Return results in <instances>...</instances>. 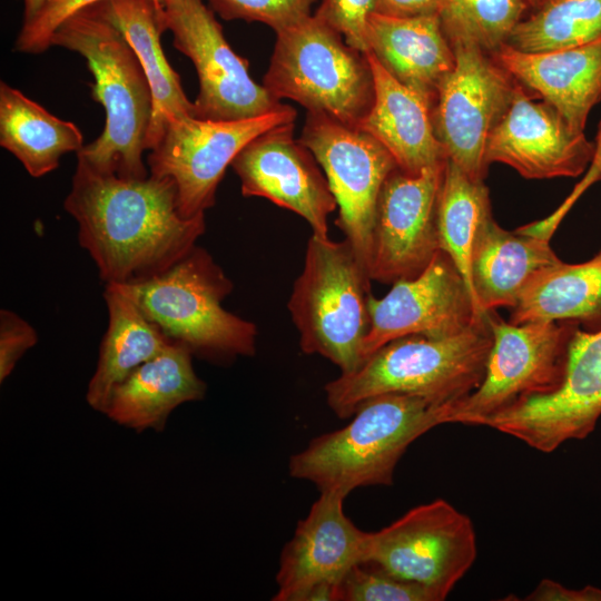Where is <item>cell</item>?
Wrapping results in <instances>:
<instances>
[{
  "mask_svg": "<svg viewBox=\"0 0 601 601\" xmlns=\"http://www.w3.org/2000/svg\"><path fill=\"white\" fill-rule=\"evenodd\" d=\"M63 206L105 284L136 283L165 272L196 246L206 228L205 214L180 215L170 178H124L78 158Z\"/></svg>",
  "mask_w": 601,
  "mask_h": 601,
  "instance_id": "cell-1",
  "label": "cell"
},
{
  "mask_svg": "<svg viewBox=\"0 0 601 601\" xmlns=\"http://www.w3.org/2000/svg\"><path fill=\"white\" fill-rule=\"evenodd\" d=\"M79 53L93 77L92 99L106 112L101 135L77 158L101 173L124 178L149 175L142 160L152 117V93L135 51L122 32L95 4L63 22L51 39Z\"/></svg>",
  "mask_w": 601,
  "mask_h": 601,
  "instance_id": "cell-2",
  "label": "cell"
},
{
  "mask_svg": "<svg viewBox=\"0 0 601 601\" xmlns=\"http://www.w3.org/2000/svg\"><path fill=\"white\" fill-rule=\"evenodd\" d=\"M493 334L487 312L466 329L442 337L407 335L388 342L351 373L325 385L326 402L339 417H351L366 400L408 394L450 407L482 383Z\"/></svg>",
  "mask_w": 601,
  "mask_h": 601,
  "instance_id": "cell-3",
  "label": "cell"
},
{
  "mask_svg": "<svg viewBox=\"0 0 601 601\" xmlns=\"http://www.w3.org/2000/svg\"><path fill=\"white\" fill-rule=\"evenodd\" d=\"M447 410L422 397L387 393L363 402L344 427L314 437L289 459V475L319 492L348 495L359 486L391 485L407 447L445 424Z\"/></svg>",
  "mask_w": 601,
  "mask_h": 601,
  "instance_id": "cell-4",
  "label": "cell"
},
{
  "mask_svg": "<svg viewBox=\"0 0 601 601\" xmlns=\"http://www.w3.org/2000/svg\"><path fill=\"white\" fill-rule=\"evenodd\" d=\"M127 285L146 317L193 355L215 362L255 355L257 327L223 307L234 285L206 249L196 245L165 272Z\"/></svg>",
  "mask_w": 601,
  "mask_h": 601,
  "instance_id": "cell-5",
  "label": "cell"
},
{
  "mask_svg": "<svg viewBox=\"0 0 601 601\" xmlns=\"http://www.w3.org/2000/svg\"><path fill=\"white\" fill-rule=\"evenodd\" d=\"M371 277L351 243L312 235L287 304L300 349L318 354L341 373L362 363L370 328Z\"/></svg>",
  "mask_w": 601,
  "mask_h": 601,
  "instance_id": "cell-6",
  "label": "cell"
},
{
  "mask_svg": "<svg viewBox=\"0 0 601 601\" xmlns=\"http://www.w3.org/2000/svg\"><path fill=\"white\" fill-rule=\"evenodd\" d=\"M263 86L277 101L290 99L358 128L374 101V78L366 53L311 14L276 32Z\"/></svg>",
  "mask_w": 601,
  "mask_h": 601,
  "instance_id": "cell-7",
  "label": "cell"
},
{
  "mask_svg": "<svg viewBox=\"0 0 601 601\" xmlns=\"http://www.w3.org/2000/svg\"><path fill=\"white\" fill-rule=\"evenodd\" d=\"M493 344L481 385L450 407L446 423L483 425L525 401L555 392L562 384L572 322L513 324L487 312Z\"/></svg>",
  "mask_w": 601,
  "mask_h": 601,
  "instance_id": "cell-8",
  "label": "cell"
},
{
  "mask_svg": "<svg viewBox=\"0 0 601 601\" xmlns=\"http://www.w3.org/2000/svg\"><path fill=\"white\" fill-rule=\"evenodd\" d=\"M477 544L472 520L436 499L408 510L393 523L367 532L365 563L445 600L472 568Z\"/></svg>",
  "mask_w": 601,
  "mask_h": 601,
  "instance_id": "cell-9",
  "label": "cell"
},
{
  "mask_svg": "<svg viewBox=\"0 0 601 601\" xmlns=\"http://www.w3.org/2000/svg\"><path fill=\"white\" fill-rule=\"evenodd\" d=\"M296 115L293 107L283 104L242 120H203L194 116L174 119L149 150V174L175 183L184 218L205 214L214 206L225 170L240 150L260 134L295 122Z\"/></svg>",
  "mask_w": 601,
  "mask_h": 601,
  "instance_id": "cell-10",
  "label": "cell"
},
{
  "mask_svg": "<svg viewBox=\"0 0 601 601\" xmlns=\"http://www.w3.org/2000/svg\"><path fill=\"white\" fill-rule=\"evenodd\" d=\"M451 46L455 66L439 88L434 131L449 159L470 178L483 180L487 139L512 102L516 80L480 47Z\"/></svg>",
  "mask_w": 601,
  "mask_h": 601,
  "instance_id": "cell-11",
  "label": "cell"
},
{
  "mask_svg": "<svg viewBox=\"0 0 601 601\" xmlns=\"http://www.w3.org/2000/svg\"><path fill=\"white\" fill-rule=\"evenodd\" d=\"M299 140L326 176L338 208L335 224L368 272L377 200L397 168L394 158L364 130L323 112L307 111Z\"/></svg>",
  "mask_w": 601,
  "mask_h": 601,
  "instance_id": "cell-12",
  "label": "cell"
},
{
  "mask_svg": "<svg viewBox=\"0 0 601 601\" xmlns=\"http://www.w3.org/2000/svg\"><path fill=\"white\" fill-rule=\"evenodd\" d=\"M161 19L173 33L175 48L196 68L199 92L194 101L195 118L242 120L283 105L250 78L247 60L231 49L203 0H166Z\"/></svg>",
  "mask_w": 601,
  "mask_h": 601,
  "instance_id": "cell-13",
  "label": "cell"
},
{
  "mask_svg": "<svg viewBox=\"0 0 601 601\" xmlns=\"http://www.w3.org/2000/svg\"><path fill=\"white\" fill-rule=\"evenodd\" d=\"M445 166L426 168L418 175L397 167L384 181L372 234V280L393 285L412 279L441 250L436 213Z\"/></svg>",
  "mask_w": 601,
  "mask_h": 601,
  "instance_id": "cell-14",
  "label": "cell"
},
{
  "mask_svg": "<svg viewBox=\"0 0 601 601\" xmlns=\"http://www.w3.org/2000/svg\"><path fill=\"white\" fill-rule=\"evenodd\" d=\"M601 416V329L575 328L563 382L553 393L532 397L491 418L492 427L543 453L582 440Z\"/></svg>",
  "mask_w": 601,
  "mask_h": 601,
  "instance_id": "cell-15",
  "label": "cell"
},
{
  "mask_svg": "<svg viewBox=\"0 0 601 601\" xmlns=\"http://www.w3.org/2000/svg\"><path fill=\"white\" fill-rule=\"evenodd\" d=\"M347 495L321 492L282 550L274 601H336L348 571L365 561L367 532L344 513Z\"/></svg>",
  "mask_w": 601,
  "mask_h": 601,
  "instance_id": "cell-16",
  "label": "cell"
},
{
  "mask_svg": "<svg viewBox=\"0 0 601 601\" xmlns=\"http://www.w3.org/2000/svg\"><path fill=\"white\" fill-rule=\"evenodd\" d=\"M368 311L370 328L362 345L363 362L396 338L451 336L485 314L477 311L465 280L443 250L418 276L393 284L381 298L371 295Z\"/></svg>",
  "mask_w": 601,
  "mask_h": 601,
  "instance_id": "cell-17",
  "label": "cell"
},
{
  "mask_svg": "<svg viewBox=\"0 0 601 601\" xmlns=\"http://www.w3.org/2000/svg\"><path fill=\"white\" fill-rule=\"evenodd\" d=\"M312 151L294 138V122L267 130L248 142L231 167L245 197L266 198L294 211L328 237V217L337 208L325 174Z\"/></svg>",
  "mask_w": 601,
  "mask_h": 601,
  "instance_id": "cell-18",
  "label": "cell"
},
{
  "mask_svg": "<svg viewBox=\"0 0 601 601\" xmlns=\"http://www.w3.org/2000/svg\"><path fill=\"white\" fill-rule=\"evenodd\" d=\"M516 81L512 102L489 136L485 160L528 179L577 177L592 162L595 144L575 132L549 102L536 101Z\"/></svg>",
  "mask_w": 601,
  "mask_h": 601,
  "instance_id": "cell-19",
  "label": "cell"
},
{
  "mask_svg": "<svg viewBox=\"0 0 601 601\" xmlns=\"http://www.w3.org/2000/svg\"><path fill=\"white\" fill-rule=\"evenodd\" d=\"M519 83L552 105L575 132L601 100V38L578 47L522 52L506 43L492 53Z\"/></svg>",
  "mask_w": 601,
  "mask_h": 601,
  "instance_id": "cell-20",
  "label": "cell"
},
{
  "mask_svg": "<svg viewBox=\"0 0 601 601\" xmlns=\"http://www.w3.org/2000/svg\"><path fill=\"white\" fill-rule=\"evenodd\" d=\"M366 57L374 78V101L358 128L383 145L408 175L446 164L449 157L436 138L430 104L398 82L372 52Z\"/></svg>",
  "mask_w": 601,
  "mask_h": 601,
  "instance_id": "cell-21",
  "label": "cell"
},
{
  "mask_svg": "<svg viewBox=\"0 0 601 601\" xmlns=\"http://www.w3.org/2000/svg\"><path fill=\"white\" fill-rule=\"evenodd\" d=\"M193 356L187 346L170 342L114 388L104 414L136 432L162 431L176 407L206 394Z\"/></svg>",
  "mask_w": 601,
  "mask_h": 601,
  "instance_id": "cell-22",
  "label": "cell"
},
{
  "mask_svg": "<svg viewBox=\"0 0 601 601\" xmlns=\"http://www.w3.org/2000/svg\"><path fill=\"white\" fill-rule=\"evenodd\" d=\"M368 46L398 82L435 106L440 85L455 66V53L439 14L397 18L374 12Z\"/></svg>",
  "mask_w": 601,
  "mask_h": 601,
  "instance_id": "cell-23",
  "label": "cell"
},
{
  "mask_svg": "<svg viewBox=\"0 0 601 601\" xmlns=\"http://www.w3.org/2000/svg\"><path fill=\"white\" fill-rule=\"evenodd\" d=\"M562 260L550 239L502 228L489 215L479 227L471 257V283L481 313L513 307L543 270Z\"/></svg>",
  "mask_w": 601,
  "mask_h": 601,
  "instance_id": "cell-24",
  "label": "cell"
},
{
  "mask_svg": "<svg viewBox=\"0 0 601 601\" xmlns=\"http://www.w3.org/2000/svg\"><path fill=\"white\" fill-rule=\"evenodd\" d=\"M97 6L122 32L149 82L152 117L146 149L151 150L171 120L194 116V102L187 98L179 75L161 48L160 35L166 30L161 19L162 7L154 0H106Z\"/></svg>",
  "mask_w": 601,
  "mask_h": 601,
  "instance_id": "cell-25",
  "label": "cell"
},
{
  "mask_svg": "<svg viewBox=\"0 0 601 601\" xmlns=\"http://www.w3.org/2000/svg\"><path fill=\"white\" fill-rule=\"evenodd\" d=\"M104 298L108 326L86 393L90 407L101 413L114 388L173 342L146 317L127 284H106Z\"/></svg>",
  "mask_w": 601,
  "mask_h": 601,
  "instance_id": "cell-26",
  "label": "cell"
},
{
  "mask_svg": "<svg viewBox=\"0 0 601 601\" xmlns=\"http://www.w3.org/2000/svg\"><path fill=\"white\" fill-rule=\"evenodd\" d=\"M0 145L35 178L51 173L65 154L78 152L85 146L77 125L53 116L3 81L0 82Z\"/></svg>",
  "mask_w": 601,
  "mask_h": 601,
  "instance_id": "cell-27",
  "label": "cell"
},
{
  "mask_svg": "<svg viewBox=\"0 0 601 601\" xmlns=\"http://www.w3.org/2000/svg\"><path fill=\"white\" fill-rule=\"evenodd\" d=\"M509 322H572L601 329V252L589 262H561L540 273L512 307Z\"/></svg>",
  "mask_w": 601,
  "mask_h": 601,
  "instance_id": "cell-28",
  "label": "cell"
},
{
  "mask_svg": "<svg viewBox=\"0 0 601 601\" xmlns=\"http://www.w3.org/2000/svg\"><path fill=\"white\" fill-rule=\"evenodd\" d=\"M491 214L490 194L483 180L470 178L455 162L447 159L436 213L440 248L459 269L475 306L471 283L473 244L479 227Z\"/></svg>",
  "mask_w": 601,
  "mask_h": 601,
  "instance_id": "cell-29",
  "label": "cell"
},
{
  "mask_svg": "<svg viewBox=\"0 0 601 601\" xmlns=\"http://www.w3.org/2000/svg\"><path fill=\"white\" fill-rule=\"evenodd\" d=\"M601 38V0H543L511 31L506 45L522 52H546Z\"/></svg>",
  "mask_w": 601,
  "mask_h": 601,
  "instance_id": "cell-30",
  "label": "cell"
},
{
  "mask_svg": "<svg viewBox=\"0 0 601 601\" xmlns=\"http://www.w3.org/2000/svg\"><path fill=\"white\" fill-rule=\"evenodd\" d=\"M529 8L526 0H442L439 16L451 45L471 43L492 55Z\"/></svg>",
  "mask_w": 601,
  "mask_h": 601,
  "instance_id": "cell-31",
  "label": "cell"
},
{
  "mask_svg": "<svg viewBox=\"0 0 601 601\" xmlns=\"http://www.w3.org/2000/svg\"><path fill=\"white\" fill-rule=\"evenodd\" d=\"M336 601H437L424 587L398 579L370 563H358L344 577Z\"/></svg>",
  "mask_w": 601,
  "mask_h": 601,
  "instance_id": "cell-32",
  "label": "cell"
},
{
  "mask_svg": "<svg viewBox=\"0 0 601 601\" xmlns=\"http://www.w3.org/2000/svg\"><path fill=\"white\" fill-rule=\"evenodd\" d=\"M225 20L260 22L278 32L311 16L315 0H206Z\"/></svg>",
  "mask_w": 601,
  "mask_h": 601,
  "instance_id": "cell-33",
  "label": "cell"
},
{
  "mask_svg": "<svg viewBox=\"0 0 601 601\" xmlns=\"http://www.w3.org/2000/svg\"><path fill=\"white\" fill-rule=\"evenodd\" d=\"M106 0H50L30 21L22 23L14 50L40 53L51 47L58 28L72 16ZM162 7L164 0H154Z\"/></svg>",
  "mask_w": 601,
  "mask_h": 601,
  "instance_id": "cell-34",
  "label": "cell"
},
{
  "mask_svg": "<svg viewBox=\"0 0 601 601\" xmlns=\"http://www.w3.org/2000/svg\"><path fill=\"white\" fill-rule=\"evenodd\" d=\"M376 1L322 0L314 14L341 33L349 47L366 53L370 51L368 23L376 10Z\"/></svg>",
  "mask_w": 601,
  "mask_h": 601,
  "instance_id": "cell-35",
  "label": "cell"
},
{
  "mask_svg": "<svg viewBox=\"0 0 601 601\" xmlns=\"http://www.w3.org/2000/svg\"><path fill=\"white\" fill-rule=\"evenodd\" d=\"M38 342L36 329L17 313L0 311V382L14 370L23 354Z\"/></svg>",
  "mask_w": 601,
  "mask_h": 601,
  "instance_id": "cell-36",
  "label": "cell"
},
{
  "mask_svg": "<svg viewBox=\"0 0 601 601\" xmlns=\"http://www.w3.org/2000/svg\"><path fill=\"white\" fill-rule=\"evenodd\" d=\"M525 601H601V589L587 585L572 589L551 580L542 579Z\"/></svg>",
  "mask_w": 601,
  "mask_h": 601,
  "instance_id": "cell-37",
  "label": "cell"
},
{
  "mask_svg": "<svg viewBox=\"0 0 601 601\" xmlns=\"http://www.w3.org/2000/svg\"><path fill=\"white\" fill-rule=\"evenodd\" d=\"M442 0H377L375 12L390 17L408 18L439 14Z\"/></svg>",
  "mask_w": 601,
  "mask_h": 601,
  "instance_id": "cell-38",
  "label": "cell"
},
{
  "mask_svg": "<svg viewBox=\"0 0 601 601\" xmlns=\"http://www.w3.org/2000/svg\"><path fill=\"white\" fill-rule=\"evenodd\" d=\"M588 176L592 180L601 179V121L599 124L598 135L595 139V154L592 160V167Z\"/></svg>",
  "mask_w": 601,
  "mask_h": 601,
  "instance_id": "cell-39",
  "label": "cell"
},
{
  "mask_svg": "<svg viewBox=\"0 0 601 601\" xmlns=\"http://www.w3.org/2000/svg\"><path fill=\"white\" fill-rule=\"evenodd\" d=\"M50 0H23V21L28 22L37 16V13L49 2Z\"/></svg>",
  "mask_w": 601,
  "mask_h": 601,
  "instance_id": "cell-40",
  "label": "cell"
},
{
  "mask_svg": "<svg viewBox=\"0 0 601 601\" xmlns=\"http://www.w3.org/2000/svg\"><path fill=\"white\" fill-rule=\"evenodd\" d=\"M526 1L529 6L531 7V9H535L543 2V0H526Z\"/></svg>",
  "mask_w": 601,
  "mask_h": 601,
  "instance_id": "cell-41",
  "label": "cell"
},
{
  "mask_svg": "<svg viewBox=\"0 0 601 601\" xmlns=\"http://www.w3.org/2000/svg\"><path fill=\"white\" fill-rule=\"evenodd\" d=\"M165 1H166V0H164V2H165ZM162 6H164V3H162Z\"/></svg>",
  "mask_w": 601,
  "mask_h": 601,
  "instance_id": "cell-42",
  "label": "cell"
}]
</instances>
